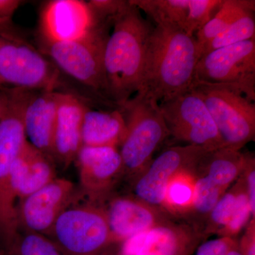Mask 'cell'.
<instances>
[{
	"label": "cell",
	"mask_w": 255,
	"mask_h": 255,
	"mask_svg": "<svg viewBox=\"0 0 255 255\" xmlns=\"http://www.w3.org/2000/svg\"><path fill=\"white\" fill-rule=\"evenodd\" d=\"M200 58L195 36L174 25H155L147 41L137 92L159 103L188 91L194 84Z\"/></svg>",
	"instance_id": "obj_1"
},
{
	"label": "cell",
	"mask_w": 255,
	"mask_h": 255,
	"mask_svg": "<svg viewBox=\"0 0 255 255\" xmlns=\"http://www.w3.org/2000/svg\"><path fill=\"white\" fill-rule=\"evenodd\" d=\"M112 28L105 45L104 68L107 100L118 107L140 90L147 41L154 26L128 1L114 16Z\"/></svg>",
	"instance_id": "obj_2"
},
{
	"label": "cell",
	"mask_w": 255,
	"mask_h": 255,
	"mask_svg": "<svg viewBox=\"0 0 255 255\" xmlns=\"http://www.w3.org/2000/svg\"><path fill=\"white\" fill-rule=\"evenodd\" d=\"M127 124V132L120 145L122 177L131 183L152 162L156 150L169 136L159 103L137 92L118 107Z\"/></svg>",
	"instance_id": "obj_3"
},
{
	"label": "cell",
	"mask_w": 255,
	"mask_h": 255,
	"mask_svg": "<svg viewBox=\"0 0 255 255\" xmlns=\"http://www.w3.org/2000/svg\"><path fill=\"white\" fill-rule=\"evenodd\" d=\"M112 24L113 19L101 21L73 41H38L39 51L57 68L107 100L104 53Z\"/></svg>",
	"instance_id": "obj_4"
},
{
	"label": "cell",
	"mask_w": 255,
	"mask_h": 255,
	"mask_svg": "<svg viewBox=\"0 0 255 255\" xmlns=\"http://www.w3.org/2000/svg\"><path fill=\"white\" fill-rule=\"evenodd\" d=\"M205 103L225 146L241 150L255 135V105L236 87L196 83L192 86Z\"/></svg>",
	"instance_id": "obj_5"
},
{
	"label": "cell",
	"mask_w": 255,
	"mask_h": 255,
	"mask_svg": "<svg viewBox=\"0 0 255 255\" xmlns=\"http://www.w3.org/2000/svg\"><path fill=\"white\" fill-rule=\"evenodd\" d=\"M47 237L66 255H96L118 244L111 233L105 211L94 202L70 204L60 215Z\"/></svg>",
	"instance_id": "obj_6"
},
{
	"label": "cell",
	"mask_w": 255,
	"mask_h": 255,
	"mask_svg": "<svg viewBox=\"0 0 255 255\" xmlns=\"http://www.w3.org/2000/svg\"><path fill=\"white\" fill-rule=\"evenodd\" d=\"M159 106L169 136L208 152L226 147L205 103L192 87Z\"/></svg>",
	"instance_id": "obj_7"
},
{
	"label": "cell",
	"mask_w": 255,
	"mask_h": 255,
	"mask_svg": "<svg viewBox=\"0 0 255 255\" xmlns=\"http://www.w3.org/2000/svg\"><path fill=\"white\" fill-rule=\"evenodd\" d=\"M196 83L231 85L254 102L255 38L202 55L196 65L194 84Z\"/></svg>",
	"instance_id": "obj_8"
},
{
	"label": "cell",
	"mask_w": 255,
	"mask_h": 255,
	"mask_svg": "<svg viewBox=\"0 0 255 255\" xmlns=\"http://www.w3.org/2000/svg\"><path fill=\"white\" fill-rule=\"evenodd\" d=\"M0 78L16 88L54 90L60 85L58 69L26 41L0 36Z\"/></svg>",
	"instance_id": "obj_9"
},
{
	"label": "cell",
	"mask_w": 255,
	"mask_h": 255,
	"mask_svg": "<svg viewBox=\"0 0 255 255\" xmlns=\"http://www.w3.org/2000/svg\"><path fill=\"white\" fill-rule=\"evenodd\" d=\"M206 152L190 145L168 147L130 183V194L150 205L162 208L170 179L182 171L195 169Z\"/></svg>",
	"instance_id": "obj_10"
},
{
	"label": "cell",
	"mask_w": 255,
	"mask_h": 255,
	"mask_svg": "<svg viewBox=\"0 0 255 255\" xmlns=\"http://www.w3.org/2000/svg\"><path fill=\"white\" fill-rule=\"evenodd\" d=\"M75 196V184L68 179L58 177L26 196L18 204L19 233H36L48 236L55 221L73 203Z\"/></svg>",
	"instance_id": "obj_11"
},
{
	"label": "cell",
	"mask_w": 255,
	"mask_h": 255,
	"mask_svg": "<svg viewBox=\"0 0 255 255\" xmlns=\"http://www.w3.org/2000/svg\"><path fill=\"white\" fill-rule=\"evenodd\" d=\"M102 201L107 203L99 205L105 211L111 233L118 244L159 225L179 219L163 208L150 205L131 194H110Z\"/></svg>",
	"instance_id": "obj_12"
},
{
	"label": "cell",
	"mask_w": 255,
	"mask_h": 255,
	"mask_svg": "<svg viewBox=\"0 0 255 255\" xmlns=\"http://www.w3.org/2000/svg\"><path fill=\"white\" fill-rule=\"evenodd\" d=\"M204 238L181 219L159 225L120 244L122 255H189Z\"/></svg>",
	"instance_id": "obj_13"
},
{
	"label": "cell",
	"mask_w": 255,
	"mask_h": 255,
	"mask_svg": "<svg viewBox=\"0 0 255 255\" xmlns=\"http://www.w3.org/2000/svg\"><path fill=\"white\" fill-rule=\"evenodd\" d=\"M100 22L87 1L51 0L41 9L38 41H68L78 39Z\"/></svg>",
	"instance_id": "obj_14"
},
{
	"label": "cell",
	"mask_w": 255,
	"mask_h": 255,
	"mask_svg": "<svg viewBox=\"0 0 255 255\" xmlns=\"http://www.w3.org/2000/svg\"><path fill=\"white\" fill-rule=\"evenodd\" d=\"M75 162L80 186L91 201H102L122 178V159L117 147L82 146Z\"/></svg>",
	"instance_id": "obj_15"
},
{
	"label": "cell",
	"mask_w": 255,
	"mask_h": 255,
	"mask_svg": "<svg viewBox=\"0 0 255 255\" xmlns=\"http://www.w3.org/2000/svg\"><path fill=\"white\" fill-rule=\"evenodd\" d=\"M17 137L0 132V249L5 255L19 234L18 200L11 186V167L23 147Z\"/></svg>",
	"instance_id": "obj_16"
},
{
	"label": "cell",
	"mask_w": 255,
	"mask_h": 255,
	"mask_svg": "<svg viewBox=\"0 0 255 255\" xmlns=\"http://www.w3.org/2000/svg\"><path fill=\"white\" fill-rule=\"evenodd\" d=\"M87 106L73 94L59 92L53 138V157L67 168L82 147V126Z\"/></svg>",
	"instance_id": "obj_17"
},
{
	"label": "cell",
	"mask_w": 255,
	"mask_h": 255,
	"mask_svg": "<svg viewBox=\"0 0 255 255\" xmlns=\"http://www.w3.org/2000/svg\"><path fill=\"white\" fill-rule=\"evenodd\" d=\"M34 92L30 96L23 112L26 138L33 147L53 159V138L60 92Z\"/></svg>",
	"instance_id": "obj_18"
},
{
	"label": "cell",
	"mask_w": 255,
	"mask_h": 255,
	"mask_svg": "<svg viewBox=\"0 0 255 255\" xmlns=\"http://www.w3.org/2000/svg\"><path fill=\"white\" fill-rule=\"evenodd\" d=\"M127 132V124L118 107L111 111L87 107L82 126V146L118 148Z\"/></svg>",
	"instance_id": "obj_19"
},
{
	"label": "cell",
	"mask_w": 255,
	"mask_h": 255,
	"mask_svg": "<svg viewBox=\"0 0 255 255\" xmlns=\"http://www.w3.org/2000/svg\"><path fill=\"white\" fill-rule=\"evenodd\" d=\"M20 179L18 203L57 178L55 161L28 141L14 161Z\"/></svg>",
	"instance_id": "obj_20"
},
{
	"label": "cell",
	"mask_w": 255,
	"mask_h": 255,
	"mask_svg": "<svg viewBox=\"0 0 255 255\" xmlns=\"http://www.w3.org/2000/svg\"><path fill=\"white\" fill-rule=\"evenodd\" d=\"M246 154L229 147L206 152L196 166L195 173L204 174L226 192L240 177Z\"/></svg>",
	"instance_id": "obj_21"
},
{
	"label": "cell",
	"mask_w": 255,
	"mask_h": 255,
	"mask_svg": "<svg viewBox=\"0 0 255 255\" xmlns=\"http://www.w3.org/2000/svg\"><path fill=\"white\" fill-rule=\"evenodd\" d=\"M195 187L192 208L183 219L192 226L198 233L204 236L206 221L216 203L221 199L225 191L214 184L204 174L195 173Z\"/></svg>",
	"instance_id": "obj_22"
},
{
	"label": "cell",
	"mask_w": 255,
	"mask_h": 255,
	"mask_svg": "<svg viewBox=\"0 0 255 255\" xmlns=\"http://www.w3.org/2000/svg\"><path fill=\"white\" fill-rule=\"evenodd\" d=\"M195 169L179 172L167 184L162 208L177 219L183 220L192 208L195 187L194 175Z\"/></svg>",
	"instance_id": "obj_23"
},
{
	"label": "cell",
	"mask_w": 255,
	"mask_h": 255,
	"mask_svg": "<svg viewBox=\"0 0 255 255\" xmlns=\"http://www.w3.org/2000/svg\"><path fill=\"white\" fill-rule=\"evenodd\" d=\"M254 0H223L222 5L204 27L196 33L199 50L248 11H255Z\"/></svg>",
	"instance_id": "obj_24"
},
{
	"label": "cell",
	"mask_w": 255,
	"mask_h": 255,
	"mask_svg": "<svg viewBox=\"0 0 255 255\" xmlns=\"http://www.w3.org/2000/svg\"><path fill=\"white\" fill-rule=\"evenodd\" d=\"M156 25H174L184 29L189 0H129Z\"/></svg>",
	"instance_id": "obj_25"
},
{
	"label": "cell",
	"mask_w": 255,
	"mask_h": 255,
	"mask_svg": "<svg viewBox=\"0 0 255 255\" xmlns=\"http://www.w3.org/2000/svg\"><path fill=\"white\" fill-rule=\"evenodd\" d=\"M254 12L255 11H246L224 31L215 37L201 48V57L220 48L255 38Z\"/></svg>",
	"instance_id": "obj_26"
},
{
	"label": "cell",
	"mask_w": 255,
	"mask_h": 255,
	"mask_svg": "<svg viewBox=\"0 0 255 255\" xmlns=\"http://www.w3.org/2000/svg\"><path fill=\"white\" fill-rule=\"evenodd\" d=\"M8 255H66L56 244L43 235L20 232Z\"/></svg>",
	"instance_id": "obj_27"
},
{
	"label": "cell",
	"mask_w": 255,
	"mask_h": 255,
	"mask_svg": "<svg viewBox=\"0 0 255 255\" xmlns=\"http://www.w3.org/2000/svg\"><path fill=\"white\" fill-rule=\"evenodd\" d=\"M236 183L237 185V195L234 209L229 222L218 234L220 237L236 238L250 222V219H251L252 213L249 198L241 175L238 177Z\"/></svg>",
	"instance_id": "obj_28"
},
{
	"label": "cell",
	"mask_w": 255,
	"mask_h": 255,
	"mask_svg": "<svg viewBox=\"0 0 255 255\" xmlns=\"http://www.w3.org/2000/svg\"><path fill=\"white\" fill-rule=\"evenodd\" d=\"M237 195V185L235 183L231 189H228L216 203L210 213L204 230V236L219 234L229 222L234 209Z\"/></svg>",
	"instance_id": "obj_29"
},
{
	"label": "cell",
	"mask_w": 255,
	"mask_h": 255,
	"mask_svg": "<svg viewBox=\"0 0 255 255\" xmlns=\"http://www.w3.org/2000/svg\"><path fill=\"white\" fill-rule=\"evenodd\" d=\"M223 0H189V9L184 30L188 34L195 36L213 17V13L219 10Z\"/></svg>",
	"instance_id": "obj_30"
},
{
	"label": "cell",
	"mask_w": 255,
	"mask_h": 255,
	"mask_svg": "<svg viewBox=\"0 0 255 255\" xmlns=\"http://www.w3.org/2000/svg\"><path fill=\"white\" fill-rule=\"evenodd\" d=\"M127 0H91L87 1L97 21L112 19L125 6Z\"/></svg>",
	"instance_id": "obj_31"
},
{
	"label": "cell",
	"mask_w": 255,
	"mask_h": 255,
	"mask_svg": "<svg viewBox=\"0 0 255 255\" xmlns=\"http://www.w3.org/2000/svg\"><path fill=\"white\" fill-rule=\"evenodd\" d=\"M237 243L236 238L219 237L201 243L196 250V255H227Z\"/></svg>",
	"instance_id": "obj_32"
},
{
	"label": "cell",
	"mask_w": 255,
	"mask_h": 255,
	"mask_svg": "<svg viewBox=\"0 0 255 255\" xmlns=\"http://www.w3.org/2000/svg\"><path fill=\"white\" fill-rule=\"evenodd\" d=\"M251 205L252 218L255 217V159L254 155L246 154V162L241 174Z\"/></svg>",
	"instance_id": "obj_33"
},
{
	"label": "cell",
	"mask_w": 255,
	"mask_h": 255,
	"mask_svg": "<svg viewBox=\"0 0 255 255\" xmlns=\"http://www.w3.org/2000/svg\"><path fill=\"white\" fill-rule=\"evenodd\" d=\"M238 248L243 255H255V219L248 223L246 232L238 241Z\"/></svg>",
	"instance_id": "obj_34"
},
{
	"label": "cell",
	"mask_w": 255,
	"mask_h": 255,
	"mask_svg": "<svg viewBox=\"0 0 255 255\" xmlns=\"http://www.w3.org/2000/svg\"><path fill=\"white\" fill-rule=\"evenodd\" d=\"M0 36L16 40V41H26L22 33L18 31L13 23L12 20H6L0 17Z\"/></svg>",
	"instance_id": "obj_35"
},
{
	"label": "cell",
	"mask_w": 255,
	"mask_h": 255,
	"mask_svg": "<svg viewBox=\"0 0 255 255\" xmlns=\"http://www.w3.org/2000/svg\"><path fill=\"white\" fill-rule=\"evenodd\" d=\"M22 3L19 0H0V17L12 20L13 15Z\"/></svg>",
	"instance_id": "obj_36"
},
{
	"label": "cell",
	"mask_w": 255,
	"mask_h": 255,
	"mask_svg": "<svg viewBox=\"0 0 255 255\" xmlns=\"http://www.w3.org/2000/svg\"><path fill=\"white\" fill-rule=\"evenodd\" d=\"M8 102V88L0 91V119L4 114Z\"/></svg>",
	"instance_id": "obj_37"
},
{
	"label": "cell",
	"mask_w": 255,
	"mask_h": 255,
	"mask_svg": "<svg viewBox=\"0 0 255 255\" xmlns=\"http://www.w3.org/2000/svg\"><path fill=\"white\" fill-rule=\"evenodd\" d=\"M96 255H122L120 253V244L112 245Z\"/></svg>",
	"instance_id": "obj_38"
},
{
	"label": "cell",
	"mask_w": 255,
	"mask_h": 255,
	"mask_svg": "<svg viewBox=\"0 0 255 255\" xmlns=\"http://www.w3.org/2000/svg\"><path fill=\"white\" fill-rule=\"evenodd\" d=\"M227 255H243L241 254V252L239 251L238 248V241L234 246L231 248V251L228 252Z\"/></svg>",
	"instance_id": "obj_39"
},
{
	"label": "cell",
	"mask_w": 255,
	"mask_h": 255,
	"mask_svg": "<svg viewBox=\"0 0 255 255\" xmlns=\"http://www.w3.org/2000/svg\"><path fill=\"white\" fill-rule=\"evenodd\" d=\"M6 84L5 83V82L4 81H3L2 80H1V78H0V91H1V90H5V89L6 88H7V87H6Z\"/></svg>",
	"instance_id": "obj_40"
},
{
	"label": "cell",
	"mask_w": 255,
	"mask_h": 255,
	"mask_svg": "<svg viewBox=\"0 0 255 255\" xmlns=\"http://www.w3.org/2000/svg\"><path fill=\"white\" fill-rule=\"evenodd\" d=\"M0 255H5L4 254V253H3V252L1 251V249H0Z\"/></svg>",
	"instance_id": "obj_41"
}]
</instances>
